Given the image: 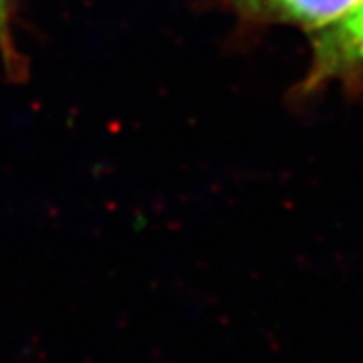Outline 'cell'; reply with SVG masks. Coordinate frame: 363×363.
<instances>
[{
    "label": "cell",
    "instance_id": "1",
    "mask_svg": "<svg viewBox=\"0 0 363 363\" xmlns=\"http://www.w3.org/2000/svg\"><path fill=\"white\" fill-rule=\"evenodd\" d=\"M363 81V0L333 25L311 35V63L297 85L301 99L329 85L353 87Z\"/></svg>",
    "mask_w": 363,
    "mask_h": 363
},
{
    "label": "cell",
    "instance_id": "2",
    "mask_svg": "<svg viewBox=\"0 0 363 363\" xmlns=\"http://www.w3.org/2000/svg\"><path fill=\"white\" fill-rule=\"evenodd\" d=\"M247 26H295L309 37L333 25L362 0H210Z\"/></svg>",
    "mask_w": 363,
    "mask_h": 363
},
{
    "label": "cell",
    "instance_id": "3",
    "mask_svg": "<svg viewBox=\"0 0 363 363\" xmlns=\"http://www.w3.org/2000/svg\"><path fill=\"white\" fill-rule=\"evenodd\" d=\"M14 23V0H0V61L11 81H23L26 77V61L16 45Z\"/></svg>",
    "mask_w": 363,
    "mask_h": 363
}]
</instances>
